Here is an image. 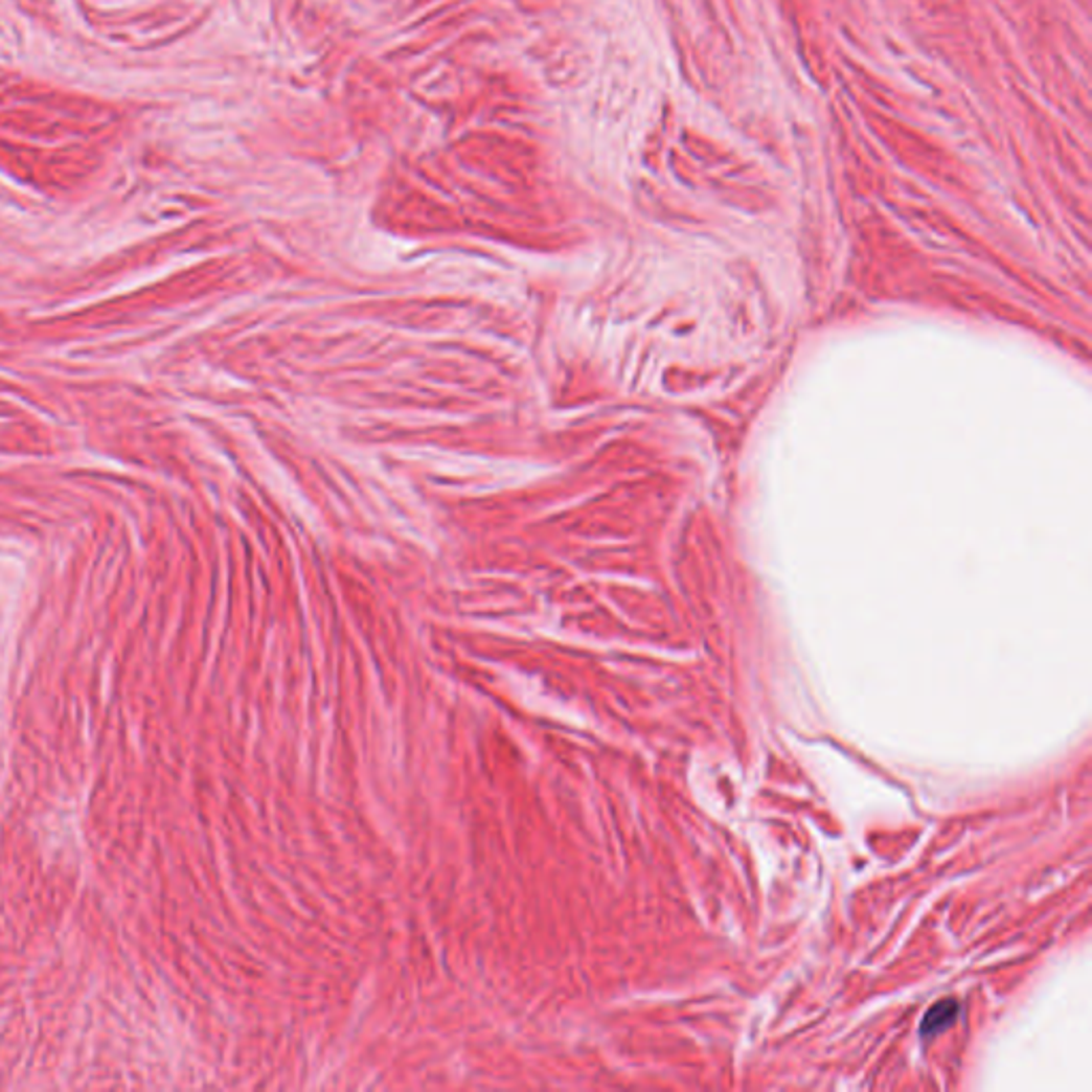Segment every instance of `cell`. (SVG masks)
<instances>
[{
	"label": "cell",
	"instance_id": "cell-1",
	"mask_svg": "<svg viewBox=\"0 0 1092 1092\" xmlns=\"http://www.w3.org/2000/svg\"><path fill=\"white\" fill-rule=\"evenodd\" d=\"M958 1003L954 999H946V1001H939L937 1005H933L931 1009H928L924 1022H922V1028L919 1032L924 1037H933V1034H939L943 1032L946 1028H950L956 1018H958Z\"/></svg>",
	"mask_w": 1092,
	"mask_h": 1092
}]
</instances>
